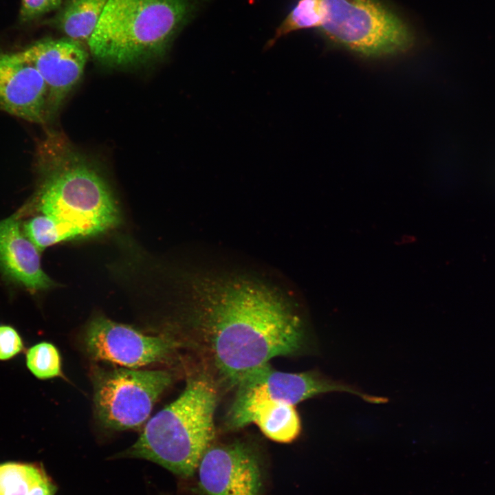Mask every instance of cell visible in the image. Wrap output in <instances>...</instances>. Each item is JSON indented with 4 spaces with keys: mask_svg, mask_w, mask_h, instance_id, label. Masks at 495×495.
Returning a JSON list of instances; mask_svg holds the SVG:
<instances>
[{
    "mask_svg": "<svg viewBox=\"0 0 495 495\" xmlns=\"http://www.w3.org/2000/svg\"><path fill=\"white\" fill-rule=\"evenodd\" d=\"M195 319L219 374L231 386L254 369L302 346V322L265 283L207 277L195 285Z\"/></svg>",
    "mask_w": 495,
    "mask_h": 495,
    "instance_id": "obj_1",
    "label": "cell"
},
{
    "mask_svg": "<svg viewBox=\"0 0 495 495\" xmlns=\"http://www.w3.org/2000/svg\"><path fill=\"white\" fill-rule=\"evenodd\" d=\"M42 183L38 206L64 224L76 239L98 235L120 220L118 208L104 177L66 138L50 133L38 158Z\"/></svg>",
    "mask_w": 495,
    "mask_h": 495,
    "instance_id": "obj_2",
    "label": "cell"
},
{
    "mask_svg": "<svg viewBox=\"0 0 495 495\" xmlns=\"http://www.w3.org/2000/svg\"><path fill=\"white\" fill-rule=\"evenodd\" d=\"M210 0H108L88 46L98 60L129 66L163 56Z\"/></svg>",
    "mask_w": 495,
    "mask_h": 495,
    "instance_id": "obj_3",
    "label": "cell"
},
{
    "mask_svg": "<svg viewBox=\"0 0 495 495\" xmlns=\"http://www.w3.org/2000/svg\"><path fill=\"white\" fill-rule=\"evenodd\" d=\"M217 392L205 376L190 379L180 395L151 418L126 456L191 476L214 435Z\"/></svg>",
    "mask_w": 495,
    "mask_h": 495,
    "instance_id": "obj_4",
    "label": "cell"
},
{
    "mask_svg": "<svg viewBox=\"0 0 495 495\" xmlns=\"http://www.w3.org/2000/svg\"><path fill=\"white\" fill-rule=\"evenodd\" d=\"M318 30L329 43L366 58L406 52L414 44L408 25L380 0H323Z\"/></svg>",
    "mask_w": 495,
    "mask_h": 495,
    "instance_id": "obj_5",
    "label": "cell"
},
{
    "mask_svg": "<svg viewBox=\"0 0 495 495\" xmlns=\"http://www.w3.org/2000/svg\"><path fill=\"white\" fill-rule=\"evenodd\" d=\"M94 403L104 427L116 430L135 429L145 423L162 393L172 382L163 370L128 368L94 370Z\"/></svg>",
    "mask_w": 495,
    "mask_h": 495,
    "instance_id": "obj_6",
    "label": "cell"
},
{
    "mask_svg": "<svg viewBox=\"0 0 495 495\" xmlns=\"http://www.w3.org/2000/svg\"><path fill=\"white\" fill-rule=\"evenodd\" d=\"M236 394L228 412V425L232 429L245 426L250 412L261 403L271 401L295 406L316 395L331 392H348L368 402L375 397L313 373H287L276 371L269 363L244 376L236 386Z\"/></svg>",
    "mask_w": 495,
    "mask_h": 495,
    "instance_id": "obj_7",
    "label": "cell"
},
{
    "mask_svg": "<svg viewBox=\"0 0 495 495\" xmlns=\"http://www.w3.org/2000/svg\"><path fill=\"white\" fill-rule=\"evenodd\" d=\"M84 344L93 359L133 369L165 361L177 345L169 337L146 335L104 316L89 322Z\"/></svg>",
    "mask_w": 495,
    "mask_h": 495,
    "instance_id": "obj_8",
    "label": "cell"
},
{
    "mask_svg": "<svg viewBox=\"0 0 495 495\" xmlns=\"http://www.w3.org/2000/svg\"><path fill=\"white\" fill-rule=\"evenodd\" d=\"M207 495H260L261 472L256 456L241 442L208 448L197 467Z\"/></svg>",
    "mask_w": 495,
    "mask_h": 495,
    "instance_id": "obj_9",
    "label": "cell"
},
{
    "mask_svg": "<svg viewBox=\"0 0 495 495\" xmlns=\"http://www.w3.org/2000/svg\"><path fill=\"white\" fill-rule=\"evenodd\" d=\"M20 52L36 67L45 82L49 120L80 80L87 52L82 44L67 38L41 40Z\"/></svg>",
    "mask_w": 495,
    "mask_h": 495,
    "instance_id": "obj_10",
    "label": "cell"
},
{
    "mask_svg": "<svg viewBox=\"0 0 495 495\" xmlns=\"http://www.w3.org/2000/svg\"><path fill=\"white\" fill-rule=\"evenodd\" d=\"M0 109L30 122L48 121L45 82L20 52L0 50Z\"/></svg>",
    "mask_w": 495,
    "mask_h": 495,
    "instance_id": "obj_11",
    "label": "cell"
},
{
    "mask_svg": "<svg viewBox=\"0 0 495 495\" xmlns=\"http://www.w3.org/2000/svg\"><path fill=\"white\" fill-rule=\"evenodd\" d=\"M38 248L21 230L18 214L0 220V268L31 291L54 285L43 272Z\"/></svg>",
    "mask_w": 495,
    "mask_h": 495,
    "instance_id": "obj_12",
    "label": "cell"
},
{
    "mask_svg": "<svg viewBox=\"0 0 495 495\" xmlns=\"http://www.w3.org/2000/svg\"><path fill=\"white\" fill-rule=\"evenodd\" d=\"M108 0H66L50 23L66 38L89 43Z\"/></svg>",
    "mask_w": 495,
    "mask_h": 495,
    "instance_id": "obj_13",
    "label": "cell"
},
{
    "mask_svg": "<svg viewBox=\"0 0 495 495\" xmlns=\"http://www.w3.org/2000/svg\"><path fill=\"white\" fill-rule=\"evenodd\" d=\"M252 423L267 438L279 443L293 441L301 430L294 406L279 402L268 401L256 406L247 417L245 426Z\"/></svg>",
    "mask_w": 495,
    "mask_h": 495,
    "instance_id": "obj_14",
    "label": "cell"
},
{
    "mask_svg": "<svg viewBox=\"0 0 495 495\" xmlns=\"http://www.w3.org/2000/svg\"><path fill=\"white\" fill-rule=\"evenodd\" d=\"M324 17L323 0H298L296 5L277 28L269 43L274 44L278 38L293 32L309 28L319 29Z\"/></svg>",
    "mask_w": 495,
    "mask_h": 495,
    "instance_id": "obj_15",
    "label": "cell"
},
{
    "mask_svg": "<svg viewBox=\"0 0 495 495\" xmlns=\"http://www.w3.org/2000/svg\"><path fill=\"white\" fill-rule=\"evenodd\" d=\"M46 473L35 464L8 462L0 464V495H27Z\"/></svg>",
    "mask_w": 495,
    "mask_h": 495,
    "instance_id": "obj_16",
    "label": "cell"
},
{
    "mask_svg": "<svg viewBox=\"0 0 495 495\" xmlns=\"http://www.w3.org/2000/svg\"><path fill=\"white\" fill-rule=\"evenodd\" d=\"M24 231L38 250L76 239L73 232L64 224L43 214L28 221L24 225Z\"/></svg>",
    "mask_w": 495,
    "mask_h": 495,
    "instance_id": "obj_17",
    "label": "cell"
},
{
    "mask_svg": "<svg viewBox=\"0 0 495 495\" xmlns=\"http://www.w3.org/2000/svg\"><path fill=\"white\" fill-rule=\"evenodd\" d=\"M25 364L38 379L49 380L63 376L60 353L50 342H41L30 347L26 351Z\"/></svg>",
    "mask_w": 495,
    "mask_h": 495,
    "instance_id": "obj_18",
    "label": "cell"
},
{
    "mask_svg": "<svg viewBox=\"0 0 495 495\" xmlns=\"http://www.w3.org/2000/svg\"><path fill=\"white\" fill-rule=\"evenodd\" d=\"M23 340L12 326L0 325V360H9L24 351Z\"/></svg>",
    "mask_w": 495,
    "mask_h": 495,
    "instance_id": "obj_19",
    "label": "cell"
},
{
    "mask_svg": "<svg viewBox=\"0 0 495 495\" xmlns=\"http://www.w3.org/2000/svg\"><path fill=\"white\" fill-rule=\"evenodd\" d=\"M63 0H22L19 19L28 23L62 6Z\"/></svg>",
    "mask_w": 495,
    "mask_h": 495,
    "instance_id": "obj_20",
    "label": "cell"
},
{
    "mask_svg": "<svg viewBox=\"0 0 495 495\" xmlns=\"http://www.w3.org/2000/svg\"><path fill=\"white\" fill-rule=\"evenodd\" d=\"M56 490L55 485L46 474L32 487L27 495H54Z\"/></svg>",
    "mask_w": 495,
    "mask_h": 495,
    "instance_id": "obj_21",
    "label": "cell"
}]
</instances>
